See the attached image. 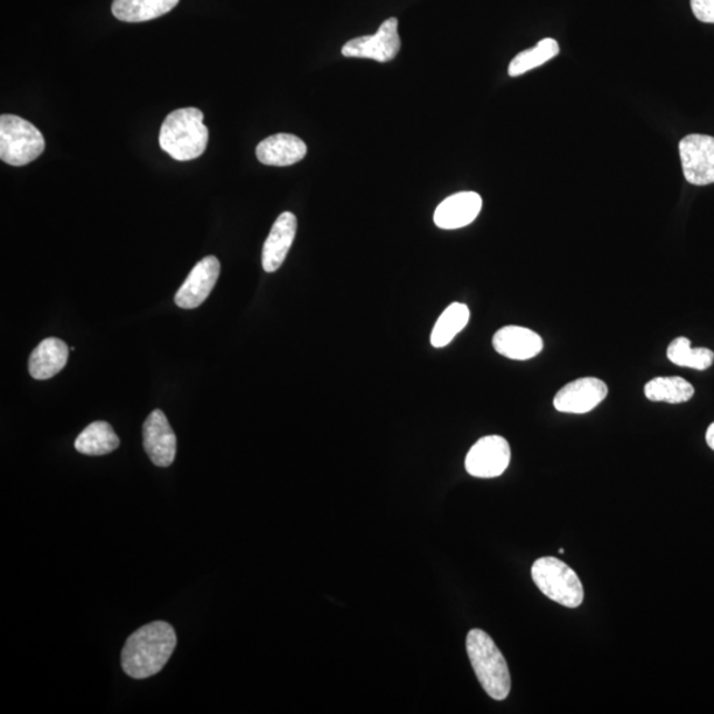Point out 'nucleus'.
<instances>
[{
    "label": "nucleus",
    "mask_w": 714,
    "mask_h": 714,
    "mask_svg": "<svg viewBox=\"0 0 714 714\" xmlns=\"http://www.w3.org/2000/svg\"><path fill=\"white\" fill-rule=\"evenodd\" d=\"M177 633L170 623L157 621L132 633L121 654L126 675L137 681L159 674L177 648Z\"/></svg>",
    "instance_id": "obj_1"
},
{
    "label": "nucleus",
    "mask_w": 714,
    "mask_h": 714,
    "mask_svg": "<svg viewBox=\"0 0 714 714\" xmlns=\"http://www.w3.org/2000/svg\"><path fill=\"white\" fill-rule=\"evenodd\" d=\"M559 53V46L555 39H544L534 48L527 49L510 61L508 75L510 77L522 76L537 67L545 65Z\"/></svg>",
    "instance_id": "obj_22"
},
{
    "label": "nucleus",
    "mask_w": 714,
    "mask_h": 714,
    "mask_svg": "<svg viewBox=\"0 0 714 714\" xmlns=\"http://www.w3.org/2000/svg\"><path fill=\"white\" fill-rule=\"evenodd\" d=\"M46 149L43 135L22 117H0V159L10 166H26Z\"/></svg>",
    "instance_id": "obj_5"
},
{
    "label": "nucleus",
    "mask_w": 714,
    "mask_h": 714,
    "mask_svg": "<svg viewBox=\"0 0 714 714\" xmlns=\"http://www.w3.org/2000/svg\"><path fill=\"white\" fill-rule=\"evenodd\" d=\"M607 385L597 377H583L566 384L557 391L553 405L556 410L569 415H585L597 408L607 397Z\"/></svg>",
    "instance_id": "obj_9"
},
{
    "label": "nucleus",
    "mask_w": 714,
    "mask_h": 714,
    "mask_svg": "<svg viewBox=\"0 0 714 714\" xmlns=\"http://www.w3.org/2000/svg\"><path fill=\"white\" fill-rule=\"evenodd\" d=\"M466 648L476 677L494 700L507 698L510 692V675L506 660L495 642L482 629H472L467 635Z\"/></svg>",
    "instance_id": "obj_3"
},
{
    "label": "nucleus",
    "mask_w": 714,
    "mask_h": 714,
    "mask_svg": "<svg viewBox=\"0 0 714 714\" xmlns=\"http://www.w3.org/2000/svg\"><path fill=\"white\" fill-rule=\"evenodd\" d=\"M220 276V261L208 256L196 264L184 285L175 296V304L180 309L192 310L206 303Z\"/></svg>",
    "instance_id": "obj_10"
},
{
    "label": "nucleus",
    "mask_w": 714,
    "mask_h": 714,
    "mask_svg": "<svg viewBox=\"0 0 714 714\" xmlns=\"http://www.w3.org/2000/svg\"><path fill=\"white\" fill-rule=\"evenodd\" d=\"M468 320H470V310H468V307L464 304H452L443 315H440L436 326L433 328L430 338L432 346L434 348H444L450 345L455 336L465 330Z\"/></svg>",
    "instance_id": "obj_20"
},
{
    "label": "nucleus",
    "mask_w": 714,
    "mask_h": 714,
    "mask_svg": "<svg viewBox=\"0 0 714 714\" xmlns=\"http://www.w3.org/2000/svg\"><path fill=\"white\" fill-rule=\"evenodd\" d=\"M69 351L65 341L58 338H48L33 349L28 361V370L33 379L48 380L61 373L67 366Z\"/></svg>",
    "instance_id": "obj_16"
},
{
    "label": "nucleus",
    "mask_w": 714,
    "mask_h": 714,
    "mask_svg": "<svg viewBox=\"0 0 714 714\" xmlns=\"http://www.w3.org/2000/svg\"><path fill=\"white\" fill-rule=\"evenodd\" d=\"M685 180L693 186L714 184V138L691 135L678 145Z\"/></svg>",
    "instance_id": "obj_7"
},
{
    "label": "nucleus",
    "mask_w": 714,
    "mask_h": 714,
    "mask_svg": "<svg viewBox=\"0 0 714 714\" xmlns=\"http://www.w3.org/2000/svg\"><path fill=\"white\" fill-rule=\"evenodd\" d=\"M482 198L476 192H459L445 199L434 212V222L440 229H459L470 226L480 214Z\"/></svg>",
    "instance_id": "obj_14"
},
{
    "label": "nucleus",
    "mask_w": 714,
    "mask_h": 714,
    "mask_svg": "<svg viewBox=\"0 0 714 714\" xmlns=\"http://www.w3.org/2000/svg\"><path fill=\"white\" fill-rule=\"evenodd\" d=\"M706 444L714 452V423L710 426L708 430L705 434Z\"/></svg>",
    "instance_id": "obj_24"
},
{
    "label": "nucleus",
    "mask_w": 714,
    "mask_h": 714,
    "mask_svg": "<svg viewBox=\"0 0 714 714\" xmlns=\"http://www.w3.org/2000/svg\"><path fill=\"white\" fill-rule=\"evenodd\" d=\"M510 449L506 438L500 436L483 437L468 452L465 466L475 478H496L507 470Z\"/></svg>",
    "instance_id": "obj_8"
},
{
    "label": "nucleus",
    "mask_w": 714,
    "mask_h": 714,
    "mask_svg": "<svg viewBox=\"0 0 714 714\" xmlns=\"http://www.w3.org/2000/svg\"><path fill=\"white\" fill-rule=\"evenodd\" d=\"M495 351L510 360H529L544 348L542 336L529 328L506 326L494 335Z\"/></svg>",
    "instance_id": "obj_12"
},
{
    "label": "nucleus",
    "mask_w": 714,
    "mask_h": 714,
    "mask_svg": "<svg viewBox=\"0 0 714 714\" xmlns=\"http://www.w3.org/2000/svg\"><path fill=\"white\" fill-rule=\"evenodd\" d=\"M644 395L653 403L683 404L695 395V388L683 377H655L644 387Z\"/></svg>",
    "instance_id": "obj_19"
},
{
    "label": "nucleus",
    "mask_w": 714,
    "mask_h": 714,
    "mask_svg": "<svg viewBox=\"0 0 714 714\" xmlns=\"http://www.w3.org/2000/svg\"><path fill=\"white\" fill-rule=\"evenodd\" d=\"M208 128L205 115L196 108L171 111L160 128L159 145L179 162H188L205 153L208 146Z\"/></svg>",
    "instance_id": "obj_2"
},
{
    "label": "nucleus",
    "mask_w": 714,
    "mask_h": 714,
    "mask_svg": "<svg viewBox=\"0 0 714 714\" xmlns=\"http://www.w3.org/2000/svg\"><path fill=\"white\" fill-rule=\"evenodd\" d=\"M119 438L108 423L96 422L87 426L76 438V450L83 455H107L118 449Z\"/></svg>",
    "instance_id": "obj_18"
},
{
    "label": "nucleus",
    "mask_w": 714,
    "mask_h": 714,
    "mask_svg": "<svg viewBox=\"0 0 714 714\" xmlns=\"http://www.w3.org/2000/svg\"><path fill=\"white\" fill-rule=\"evenodd\" d=\"M143 446L153 465L168 467L177 457V436L162 410L150 413L143 424Z\"/></svg>",
    "instance_id": "obj_11"
},
{
    "label": "nucleus",
    "mask_w": 714,
    "mask_h": 714,
    "mask_svg": "<svg viewBox=\"0 0 714 714\" xmlns=\"http://www.w3.org/2000/svg\"><path fill=\"white\" fill-rule=\"evenodd\" d=\"M298 221L296 215L284 212L272 226L262 249V268L266 272H275L281 268L296 238Z\"/></svg>",
    "instance_id": "obj_13"
},
{
    "label": "nucleus",
    "mask_w": 714,
    "mask_h": 714,
    "mask_svg": "<svg viewBox=\"0 0 714 714\" xmlns=\"http://www.w3.org/2000/svg\"><path fill=\"white\" fill-rule=\"evenodd\" d=\"M532 578L544 595L569 608L583 605L584 586L571 566L555 557L536 559L532 565Z\"/></svg>",
    "instance_id": "obj_4"
},
{
    "label": "nucleus",
    "mask_w": 714,
    "mask_h": 714,
    "mask_svg": "<svg viewBox=\"0 0 714 714\" xmlns=\"http://www.w3.org/2000/svg\"><path fill=\"white\" fill-rule=\"evenodd\" d=\"M667 357L677 367L705 370L714 363V353L710 348H692L691 340L681 336L672 340Z\"/></svg>",
    "instance_id": "obj_21"
},
{
    "label": "nucleus",
    "mask_w": 714,
    "mask_h": 714,
    "mask_svg": "<svg viewBox=\"0 0 714 714\" xmlns=\"http://www.w3.org/2000/svg\"><path fill=\"white\" fill-rule=\"evenodd\" d=\"M306 153L307 146L303 139L284 132L264 139L256 150L257 159L262 165L276 167L296 165Z\"/></svg>",
    "instance_id": "obj_15"
},
{
    "label": "nucleus",
    "mask_w": 714,
    "mask_h": 714,
    "mask_svg": "<svg viewBox=\"0 0 714 714\" xmlns=\"http://www.w3.org/2000/svg\"><path fill=\"white\" fill-rule=\"evenodd\" d=\"M401 49V39L398 34V20H385L379 31L370 37H360L349 40L341 48L346 58L373 59L377 62H388L396 58Z\"/></svg>",
    "instance_id": "obj_6"
},
{
    "label": "nucleus",
    "mask_w": 714,
    "mask_h": 714,
    "mask_svg": "<svg viewBox=\"0 0 714 714\" xmlns=\"http://www.w3.org/2000/svg\"><path fill=\"white\" fill-rule=\"evenodd\" d=\"M691 7L700 22L714 24V0H691Z\"/></svg>",
    "instance_id": "obj_23"
},
{
    "label": "nucleus",
    "mask_w": 714,
    "mask_h": 714,
    "mask_svg": "<svg viewBox=\"0 0 714 714\" xmlns=\"http://www.w3.org/2000/svg\"><path fill=\"white\" fill-rule=\"evenodd\" d=\"M178 3L179 0H115L111 11L121 22L141 23L166 16Z\"/></svg>",
    "instance_id": "obj_17"
}]
</instances>
